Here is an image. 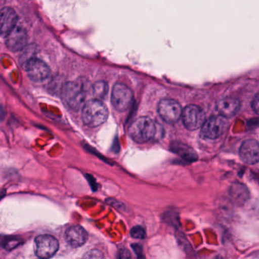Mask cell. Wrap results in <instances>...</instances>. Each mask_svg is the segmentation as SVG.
<instances>
[{
	"label": "cell",
	"instance_id": "1",
	"mask_svg": "<svg viewBox=\"0 0 259 259\" xmlns=\"http://www.w3.org/2000/svg\"><path fill=\"white\" fill-rule=\"evenodd\" d=\"M130 136L137 143L158 141L164 136L163 126L147 116L138 118L130 125Z\"/></svg>",
	"mask_w": 259,
	"mask_h": 259
},
{
	"label": "cell",
	"instance_id": "2",
	"mask_svg": "<svg viewBox=\"0 0 259 259\" xmlns=\"http://www.w3.org/2000/svg\"><path fill=\"white\" fill-rule=\"evenodd\" d=\"M82 120L88 126L95 128L107 121L109 110L101 101L93 99L87 101L82 107Z\"/></svg>",
	"mask_w": 259,
	"mask_h": 259
},
{
	"label": "cell",
	"instance_id": "3",
	"mask_svg": "<svg viewBox=\"0 0 259 259\" xmlns=\"http://www.w3.org/2000/svg\"><path fill=\"white\" fill-rule=\"evenodd\" d=\"M62 100L71 110L77 111L82 109L86 103V90L84 84L77 81L66 82L62 89Z\"/></svg>",
	"mask_w": 259,
	"mask_h": 259
},
{
	"label": "cell",
	"instance_id": "4",
	"mask_svg": "<svg viewBox=\"0 0 259 259\" xmlns=\"http://www.w3.org/2000/svg\"><path fill=\"white\" fill-rule=\"evenodd\" d=\"M111 101L113 107L117 111H126L131 107L134 101L133 92L125 84L116 83L112 91Z\"/></svg>",
	"mask_w": 259,
	"mask_h": 259
},
{
	"label": "cell",
	"instance_id": "5",
	"mask_svg": "<svg viewBox=\"0 0 259 259\" xmlns=\"http://www.w3.org/2000/svg\"><path fill=\"white\" fill-rule=\"evenodd\" d=\"M60 248L58 240L51 235H40L34 239V249L40 259L52 257Z\"/></svg>",
	"mask_w": 259,
	"mask_h": 259
},
{
	"label": "cell",
	"instance_id": "6",
	"mask_svg": "<svg viewBox=\"0 0 259 259\" xmlns=\"http://www.w3.org/2000/svg\"><path fill=\"white\" fill-rule=\"evenodd\" d=\"M228 126L227 119L221 116H213L204 121L201 127V136L204 139H213L221 137Z\"/></svg>",
	"mask_w": 259,
	"mask_h": 259
},
{
	"label": "cell",
	"instance_id": "7",
	"mask_svg": "<svg viewBox=\"0 0 259 259\" xmlns=\"http://www.w3.org/2000/svg\"><path fill=\"white\" fill-rule=\"evenodd\" d=\"M181 118L187 130L195 131L202 126L205 121V113L199 106L190 104L183 109Z\"/></svg>",
	"mask_w": 259,
	"mask_h": 259
},
{
	"label": "cell",
	"instance_id": "8",
	"mask_svg": "<svg viewBox=\"0 0 259 259\" xmlns=\"http://www.w3.org/2000/svg\"><path fill=\"white\" fill-rule=\"evenodd\" d=\"M157 110L161 119L169 124L178 122L183 112V109L178 101L168 98L160 101Z\"/></svg>",
	"mask_w": 259,
	"mask_h": 259
},
{
	"label": "cell",
	"instance_id": "9",
	"mask_svg": "<svg viewBox=\"0 0 259 259\" xmlns=\"http://www.w3.org/2000/svg\"><path fill=\"white\" fill-rule=\"evenodd\" d=\"M28 77L35 82H40L46 80L51 75V69L45 62L34 57L27 62L23 66Z\"/></svg>",
	"mask_w": 259,
	"mask_h": 259
},
{
	"label": "cell",
	"instance_id": "10",
	"mask_svg": "<svg viewBox=\"0 0 259 259\" xmlns=\"http://www.w3.org/2000/svg\"><path fill=\"white\" fill-rule=\"evenodd\" d=\"M7 47L13 52L22 51L28 43V34L25 28L16 26L7 34Z\"/></svg>",
	"mask_w": 259,
	"mask_h": 259
},
{
	"label": "cell",
	"instance_id": "11",
	"mask_svg": "<svg viewBox=\"0 0 259 259\" xmlns=\"http://www.w3.org/2000/svg\"><path fill=\"white\" fill-rule=\"evenodd\" d=\"M239 156L241 160L247 164H255L258 162V142L254 139H248L242 142L239 148Z\"/></svg>",
	"mask_w": 259,
	"mask_h": 259
},
{
	"label": "cell",
	"instance_id": "12",
	"mask_svg": "<svg viewBox=\"0 0 259 259\" xmlns=\"http://www.w3.org/2000/svg\"><path fill=\"white\" fill-rule=\"evenodd\" d=\"M240 105V101L237 98L225 97L218 101L216 109L219 116L227 119L233 117L239 111Z\"/></svg>",
	"mask_w": 259,
	"mask_h": 259
},
{
	"label": "cell",
	"instance_id": "13",
	"mask_svg": "<svg viewBox=\"0 0 259 259\" xmlns=\"http://www.w3.org/2000/svg\"><path fill=\"white\" fill-rule=\"evenodd\" d=\"M66 242L72 248L82 246L89 239L88 232L79 225L72 226L65 233Z\"/></svg>",
	"mask_w": 259,
	"mask_h": 259
},
{
	"label": "cell",
	"instance_id": "14",
	"mask_svg": "<svg viewBox=\"0 0 259 259\" xmlns=\"http://www.w3.org/2000/svg\"><path fill=\"white\" fill-rule=\"evenodd\" d=\"M17 21V13L13 9H3L0 11V35H7L16 26Z\"/></svg>",
	"mask_w": 259,
	"mask_h": 259
},
{
	"label": "cell",
	"instance_id": "15",
	"mask_svg": "<svg viewBox=\"0 0 259 259\" xmlns=\"http://www.w3.org/2000/svg\"><path fill=\"white\" fill-rule=\"evenodd\" d=\"M229 195L233 204L236 205H244L250 198L249 191L246 186L240 183H234L229 189Z\"/></svg>",
	"mask_w": 259,
	"mask_h": 259
},
{
	"label": "cell",
	"instance_id": "16",
	"mask_svg": "<svg viewBox=\"0 0 259 259\" xmlns=\"http://www.w3.org/2000/svg\"><path fill=\"white\" fill-rule=\"evenodd\" d=\"M172 148H174V151L181 156L185 160L188 161H195L197 160L196 153L187 145L178 144V145H174Z\"/></svg>",
	"mask_w": 259,
	"mask_h": 259
},
{
	"label": "cell",
	"instance_id": "17",
	"mask_svg": "<svg viewBox=\"0 0 259 259\" xmlns=\"http://www.w3.org/2000/svg\"><path fill=\"white\" fill-rule=\"evenodd\" d=\"M92 92L95 99L102 101L108 93V84L104 81H97L92 86Z\"/></svg>",
	"mask_w": 259,
	"mask_h": 259
},
{
	"label": "cell",
	"instance_id": "18",
	"mask_svg": "<svg viewBox=\"0 0 259 259\" xmlns=\"http://www.w3.org/2000/svg\"><path fill=\"white\" fill-rule=\"evenodd\" d=\"M35 51V48L31 46V45L26 46L22 50V54H21L20 57H19V63H21L22 66H23L27 62L36 57Z\"/></svg>",
	"mask_w": 259,
	"mask_h": 259
},
{
	"label": "cell",
	"instance_id": "19",
	"mask_svg": "<svg viewBox=\"0 0 259 259\" xmlns=\"http://www.w3.org/2000/svg\"><path fill=\"white\" fill-rule=\"evenodd\" d=\"M130 234H131L132 237L138 239H145V236H146L145 229L141 226H136V227L132 228Z\"/></svg>",
	"mask_w": 259,
	"mask_h": 259
},
{
	"label": "cell",
	"instance_id": "20",
	"mask_svg": "<svg viewBox=\"0 0 259 259\" xmlns=\"http://www.w3.org/2000/svg\"><path fill=\"white\" fill-rule=\"evenodd\" d=\"M22 239L12 238V239H6L4 242V247L7 250L14 249L15 248L20 245Z\"/></svg>",
	"mask_w": 259,
	"mask_h": 259
},
{
	"label": "cell",
	"instance_id": "21",
	"mask_svg": "<svg viewBox=\"0 0 259 259\" xmlns=\"http://www.w3.org/2000/svg\"><path fill=\"white\" fill-rule=\"evenodd\" d=\"M83 259H104V254L98 250L94 249L88 251L84 254Z\"/></svg>",
	"mask_w": 259,
	"mask_h": 259
},
{
	"label": "cell",
	"instance_id": "22",
	"mask_svg": "<svg viewBox=\"0 0 259 259\" xmlns=\"http://www.w3.org/2000/svg\"><path fill=\"white\" fill-rule=\"evenodd\" d=\"M118 258L119 259H131L132 255L128 248L125 247H121L119 250V254H118Z\"/></svg>",
	"mask_w": 259,
	"mask_h": 259
},
{
	"label": "cell",
	"instance_id": "23",
	"mask_svg": "<svg viewBox=\"0 0 259 259\" xmlns=\"http://www.w3.org/2000/svg\"><path fill=\"white\" fill-rule=\"evenodd\" d=\"M132 246H133L136 254H137L138 259H145V257L143 255V249H142V247L140 245H139V244H133Z\"/></svg>",
	"mask_w": 259,
	"mask_h": 259
},
{
	"label": "cell",
	"instance_id": "24",
	"mask_svg": "<svg viewBox=\"0 0 259 259\" xmlns=\"http://www.w3.org/2000/svg\"><path fill=\"white\" fill-rule=\"evenodd\" d=\"M258 94H256L255 96L254 97L252 101H251V108L256 114H258Z\"/></svg>",
	"mask_w": 259,
	"mask_h": 259
}]
</instances>
